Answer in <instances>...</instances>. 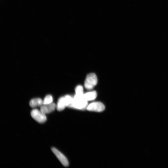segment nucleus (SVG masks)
Segmentation results:
<instances>
[{
	"label": "nucleus",
	"instance_id": "obj_1",
	"mask_svg": "<svg viewBox=\"0 0 168 168\" xmlns=\"http://www.w3.org/2000/svg\"><path fill=\"white\" fill-rule=\"evenodd\" d=\"M88 101L86 100L84 97H73L72 103L68 107L78 109H83L87 107Z\"/></svg>",
	"mask_w": 168,
	"mask_h": 168
},
{
	"label": "nucleus",
	"instance_id": "obj_2",
	"mask_svg": "<svg viewBox=\"0 0 168 168\" xmlns=\"http://www.w3.org/2000/svg\"><path fill=\"white\" fill-rule=\"evenodd\" d=\"M97 83V79L95 74L91 73L88 74L84 82V87L87 90H91L93 88Z\"/></svg>",
	"mask_w": 168,
	"mask_h": 168
},
{
	"label": "nucleus",
	"instance_id": "obj_3",
	"mask_svg": "<svg viewBox=\"0 0 168 168\" xmlns=\"http://www.w3.org/2000/svg\"><path fill=\"white\" fill-rule=\"evenodd\" d=\"M31 115L34 119L40 123H43L47 121V118L46 115L43 113L40 110L37 109H34L32 110Z\"/></svg>",
	"mask_w": 168,
	"mask_h": 168
},
{
	"label": "nucleus",
	"instance_id": "obj_4",
	"mask_svg": "<svg viewBox=\"0 0 168 168\" xmlns=\"http://www.w3.org/2000/svg\"><path fill=\"white\" fill-rule=\"evenodd\" d=\"M87 110L89 111L100 112L105 109L104 105L100 102H95L88 106Z\"/></svg>",
	"mask_w": 168,
	"mask_h": 168
},
{
	"label": "nucleus",
	"instance_id": "obj_5",
	"mask_svg": "<svg viewBox=\"0 0 168 168\" xmlns=\"http://www.w3.org/2000/svg\"><path fill=\"white\" fill-rule=\"evenodd\" d=\"M51 150L52 152L63 166L65 167H67L69 166V163L68 159L64 155L55 147H52Z\"/></svg>",
	"mask_w": 168,
	"mask_h": 168
},
{
	"label": "nucleus",
	"instance_id": "obj_6",
	"mask_svg": "<svg viewBox=\"0 0 168 168\" xmlns=\"http://www.w3.org/2000/svg\"><path fill=\"white\" fill-rule=\"evenodd\" d=\"M56 106L54 103L47 105H43L41 106L40 110L45 114L50 113L54 111Z\"/></svg>",
	"mask_w": 168,
	"mask_h": 168
},
{
	"label": "nucleus",
	"instance_id": "obj_7",
	"mask_svg": "<svg viewBox=\"0 0 168 168\" xmlns=\"http://www.w3.org/2000/svg\"><path fill=\"white\" fill-rule=\"evenodd\" d=\"M68 105L64 97H60L58 101L56 108L59 111H62Z\"/></svg>",
	"mask_w": 168,
	"mask_h": 168
},
{
	"label": "nucleus",
	"instance_id": "obj_8",
	"mask_svg": "<svg viewBox=\"0 0 168 168\" xmlns=\"http://www.w3.org/2000/svg\"><path fill=\"white\" fill-rule=\"evenodd\" d=\"M29 105L32 108L41 106L43 105V101L40 98H34L31 100Z\"/></svg>",
	"mask_w": 168,
	"mask_h": 168
},
{
	"label": "nucleus",
	"instance_id": "obj_9",
	"mask_svg": "<svg viewBox=\"0 0 168 168\" xmlns=\"http://www.w3.org/2000/svg\"><path fill=\"white\" fill-rule=\"evenodd\" d=\"M97 97V93L95 91L89 92L84 94V97L87 101L93 100L96 99Z\"/></svg>",
	"mask_w": 168,
	"mask_h": 168
},
{
	"label": "nucleus",
	"instance_id": "obj_10",
	"mask_svg": "<svg viewBox=\"0 0 168 168\" xmlns=\"http://www.w3.org/2000/svg\"><path fill=\"white\" fill-rule=\"evenodd\" d=\"M75 91L76 95L74 97L77 98L84 97V94L82 86L80 85L77 86L75 88Z\"/></svg>",
	"mask_w": 168,
	"mask_h": 168
},
{
	"label": "nucleus",
	"instance_id": "obj_11",
	"mask_svg": "<svg viewBox=\"0 0 168 168\" xmlns=\"http://www.w3.org/2000/svg\"><path fill=\"white\" fill-rule=\"evenodd\" d=\"M53 98L52 96L50 95H47L43 101V105H47L52 103Z\"/></svg>",
	"mask_w": 168,
	"mask_h": 168
}]
</instances>
